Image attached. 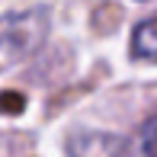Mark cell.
I'll list each match as a JSON object with an SVG mask.
<instances>
[{"mask_svg":"<svg viewBox=\"0 0 157 157\" xmlns=\"http://www.w3.org/2000/svg\"><path fill=\"white\" fill-rule=\"evenodd\" d=\"M132 58L157 61V16H147L132 32Z\"/></svg>","mask_w":157,"mask_h":157,"instance_id":"3957f363","label":"cell"},{"mask_svg":"<svg viewBox=\"0 0 157 157\" xmlns=\"http://www.w3.org/2000/svg\"><path fill=\"white\" fill-rule=\"evenodd\" d=\"M26 109V99L19 93H6L0 90V116H10V112H23Z\"/></svg>","mask_w":157,"mask_h":157,"instance_id":"5b68a950","label":"cell"},{"mask_svg":"<svg viewBox=\"0 0 157 157\" xmlns=\"http://www.w3.org/2000/svg\"><path fill=\"white\" fill-rule=\"evenodd\" d=\"M125 138L112 132H87L77 128L67 135V154L71 157H122Z\"/></svg>","mask_w":157,"mask_h":157,"instance_id":"7a4b0ae2","label":"cell"},{"mask_svg":"<svg viewBox=\"0 0 157 157\" xmlns=\"http://www.w3.org/2000/svg\"><path fill=\"white\" fill-rule=\"evenodd\" d=\"M48 32V13L42 10H23V13H3L0 16V67L29 58L45 42Z\"/></svg>","mask_w":157,"mask_h":157,"instance_id":"6da1fadb","label":"cell"},{"mask_svg":"<svg viewBox=\"0 0 157 157\" xmlns=\"http://www.w3.org/2000/svg\"><path fill=\"white\" fill-rule=\"evenodd\" d=\"M138 141H141L144 157H157V112H151V116L144 119V125H141V132H138Z\"/></svg>","mask_w":157,"mask_h":157,"instance_id":"277c9868","label":"cell"}]
</instances>
